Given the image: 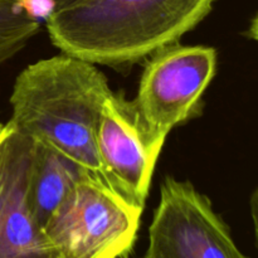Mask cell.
<instances>
[{
	"mask_svg": "<svg viewBox=\"0 0 258 258\" xmlns=\"http://www.w3.org/2000/svg\"><path fill=\"white\" fill-rule=\"evenodd\" d=\"M248 37L254 39L256 42H258V13L256 17L252 19L251 25H249V29H248Z\"/></svg>",
	"mask_w": 258,
	"mask_h": 258,
	"instance_id": "cell-12",
	"label": "cell"
},
{
	"mask_svg": "<svg viewBox=\"0 0 258 258\" xmlns=\"http://www.w3.org/2000/svg\"><path fill=\"white\" fill-rule=\"evenodd\" d=\"M217 60L213 47L179 42L151 54L134 101L154 135L166 140L175 126L201 113L202 97L216 76Z\"/></svg>",
	"mask_w": 258,
	"mask_h": 258,
	"instance_id": "cell-4",
	"label": "cell"
},
{
	"mask_svg": "<svg viewBox=\"0 0 258 258\" xmlns=\"http://www.w3.org/2000/svg\"><path fill=\"white\" fill-rule=\"evenodd\" d=\"M35 141L12 122L0 133V258H55L29 202Z\"/></svg>",
	"mask_w": 258,
	"mask_h": 258,
	"instance_id": "cell-7",
	"label": "cell"
},
{
	"mask_svg": "<svg viewBox=\"0 0 258 258\" xmlns=\"http://www.w3.org/2000/svg\"><path fill=\"white\" fill-rule=\"evenodd\" d=\"M249 211H251L252 222H253L254 229V238H256V244L258 248V186L253 190L249 198Z\"/></svg>",
	"mask_w": 258,
	"mask_h": 258,
	"instance_id": "cell-10",
	"label": "cell"
},
{
	"mask_svg": "<svg viewBox=\"0 0 258 258\" xmlns=\"http://www.w3.org/2000/svg\"><path fill=\"white\" fill-rule=\"evenodd\" d=\"M141 207L101 179H81L44 226L55 258H118L133 248Z\"/></svg>",
	"mask_w": 258,
	"mask_h": 258,
	"instance_id": "cell-3",
	"label": "cell"
},
{
	"mask_svg": "<svg viewBox=\"0 0 258 258\" xmlns=\"http://www.w3.org/2000/svg\"><path fill=\"white\" fill-rule=\"evenodd\" d=\"M149 258H248L209 198L190 181L166 176L149 228Z\"/></svg>",
	"mask_w": 258,
	"mask_h": 258,
	"instance_id": "cell-5",
	"label": "cell"
},
{
	"mask_svg": "<svg viewBox=\"0 0 258 258\" xmlns=\"http://www.w3.org/2000/svg\"><path fill=\"white\" fill-rule=\"evenodd\" d=\"M40 30L27 0H0V64L14 57Z\"/></svg>",
	"mask_w": 258,
	"mask_h": 258,
	"instance_id": "cell-9",
	"label": "cell"
},
{
	"mask_svg": "<svg viewBox=\"0 0 258 258\" xmlns=\"http://www.w3.org/2000/svg\"><path fill=\"white\" fill-rule=\"evenodd\" d=\"M216 0H80L50 10L45 28L66 54L93 64H133L179 42Z\"/></svg>",
	"mask_w": 258,
	"mask_h": 258,
	"instance_id": "cell-1",
	"label": "cell"
},
{
	"mask_svg": "<svg viewBox=\"0 0 258 258\" xmlns=\"http://www.w3.org/2000/svg\"><path fill=\"white\" fill-rule=\"evenodd\" d=\"M3 127H4V125H3V123H2V122H0V133H2Z\"/></svg>",
	"mask_w": 258,
	"mask_h": 258,
	"instance_id": "cell-13",
	"label": "cell"
},
{
	"mask_svg": "<svg viewBox=\"0 0 258 258\" xmlns=\"http://www.w3.org/2000/svg\"><path fill=\"white\" fill-rule=\"evenodd\" d=\"M87 175L92 174L62 151L35 141L29 202L33 214L43 228L76 184Z\"/></svg>",
	"mask_w": 258,
	"mask_h": 258,
	"instance_id": "cell-8",
	"label": "cell"
},
{
	"mask_svg": "<svg viewBox=\"0 0 258 258\" xmlns=\"http://www.w3.org/2000/svg\"><path fill=\"white\" fill-rule=\"evenodd\" d=\"M165 140L154 135L134 100L112 92L98 121L96 146L108 186L144 208Z\"/></svg>",
	"mask_w": 258,
	"mask_h": 258,
	"instance_id": "cell-6",
	"label": "cell"
},
{
	"mask_svg": "<svg viewBox=\"0 0 258 258\" xmlns=\"http://www.w3.org/2000/svg\"><path fill=\"white\" fill-rule=\"evenodd\" d=\"M111 93L97 64L60 53L19 73L10 96L9 122L105 181L96 135L101 110Z\"/></svg>",
	"mask_w": 258,
	"mask_h": 258,
	"instance_id": "cell-2",
	"label": "cell"
},
{
	"mask_svg": "<svg viewBox=\"0 0 258 258\" xmlns=\"http://www.w3.org/2000/svg\"><path fill=\"white\" fill-rule=\"evenodd\" d=\"M143 258H149V257H146V256H144V257H143Z\"/></svg>",
	"mask_w": 258,
	"mask_h": 258,
	"instance_id": "cell-14",
	"label": "cell"
},
{
	"mask_svg": "<svg viewBox=\"0 0 258 258\" xmlns=\"http://www.w3.org/2000/svg\"><path fill=\"white\" fill-rule=\"evenodd\" d=\"M28 2V0H27ZM52 4V10L54 9H60V8L68 7L71 4H75V3L80 2V0H47Z\"/></svg>",
	"mask_w": 258,
	"mask_h": 258,
	"instance_id": "cell-11",
	"label": "cell"
}]
</instances>
